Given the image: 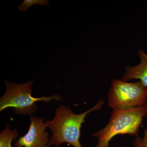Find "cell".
I'll return each instance as SVG.
<instances>
[{
    "mask_svg": "<svg viewBox=\"0 0 147 147\" xmlns=\"http://www.w3.org/2000/svg\"><path fill=\"white\" fill-rule=\"evenodd\" d=\"M104 101L99 100L92 108L81 114H75L68 106L60 105L55 110L52 120L45 122L52 134L49 146L59 147L66 143L74 147H82L80 142L81 127L85 123L86 116L93 111L101 110Z\"/></svg>",
    "mask_w": 147,
    "mask_h": 147,
    "instance_id": "obj_1",
    "label": "cell"
},
{
    "mask_svg": "<svg viewBox=\"0 0 147 147\" xmlns=\"http://www.w3.org/2000/svg\"><path fill=\"white\" fill-rule=\"evenodd\" d=\"M147 116V104L129 110H113L108 124L92 134L98 139L95 147H109L111 140L119 134L138 136Z\"/></svg>",
    "mask_w": 147,
    "mask_h": 147,
    "instance_id": "obj_2",
    "label": "cell"
},
{
    "mask_svg": "<svg viewBox=\"0 0 147 147\" xmlns=\"http://www.w3.org/2000/svg\"><path fill=\"white\" fill-rule=\"evenodd\" d=\"M6 90L0 99V112L11 108L14 109V114L22 115H31L37 109L36 103H46L53 100L60 101L61 98L58 95L52 96L34 97L32 95V86L34 84L29 81L23 84H17L5 81Z\"/></svg>",
    "mask_w": 147,
    "mask_h": 147,
    "instance_id": "obj_3",
    "label": "cell"
},
{
    "mask_svg": "<svg viewBox=\"0 0 147 147\" xmlns=\"http://www.w3.org/2000/svg\"><path fill=\"white\" fill-rule=\"evenodd\" d=\"M109 107L113 110H126L147 104V88L141 81L130 83L113 80L108 94Z\"/></svg>",
    "mask_w": 147,
    "mask_h": 147,
    "instance_id": "obj_4",
    "label": "cell"
},
{
    "mask_svg": "<svg viewBox=\"0 0 147 147\" xmlns=\"http://www.w3.org/2000/svg\"><path fill=\"white\" fill-rule=\"evenodd\" d=\"M26 134L21 137L13 144L16 147H50L49 134L46 131V124L42 118L32 117Z\"/></svg>",
    "mask_w": 147,
    "mask_h": 147,
    "instance_id": "obj_5",
    "label": "cell"
},
{
    "mask_svg": "<svg viewBox=\"0 0 147 147\" xmlns=\"http://www.w3.org/2000/svg\"><path fill=\"white\" fill-rule=\"evenodd\" d=\"M140 62L134 66H128L122 77L123 81L128 82L132 79H139L147 88V55L142 50L138 52Z\"/></svg>",
    "mask_w": 147,
    "mask_h": 147,
    "instance_id": "obj_6",
    "label": "cell"
},
{
    "mask_svg": "<svg viewBox=\"0 0 147 147\" xmlns=\"http://www.w3.org/2000/svg\"><path fill=\"white\" fill-rule=\"evenodd\" d=\"M19 136L16 129L11 130L9 124L0 132V147H12L11 143Z\"/></svg>",
    "mask_w": 147,
    "mask_h": 147,
    "instance_id": "obj_7",
    "label": "cell"
},
{
    "mask_svg": "<svg viewBox=\"0 0 147 147\" xmlns=\"http://www.w3.org/2000/svg\"><path fill=\"white\" fill-rule=\"evenodd\" d=\"M49 1L47 0H25L19 6V10L26 11L30 7L34 5H40L42 6L48 5Z\"/></svg>",
    "mask_w": 147,
    "mask_h": 147,
    "instance_id": "obj_8",
    "label": "cell"
},
{
    "mask_svg": "<svg viewBox=\"0 0 147 147\" xmlns=\"http://www.w3.org/2000/svg\"><path fill=\"white\" fill-rule=\"evenodd\" d=\"M134 146L136 147H144L143 143V140L141 137L139 136L136 137V139L134 141ZM122 147H125L123 146Z\"/></svg>",
    "mask_w": 147,
    "mask_h": 147,
    "instance_id": "obj_9",
    "label": "cell"
},
{
    "mask_svg": "<svg viewBox=\"0 0 147 147\" xmlns=\"http://www.w3.org/2000/svg\"><path fill=\"white\" fill-rule=\"evenodd\" d=\"M142 140L144 147H147V129H145L144 137L142 139Z\"/></svg>",
    "mask_w": 147,
    "mask_h": 147,
    "instance_id": "obj_10",
    "label": "cell"
}]
</instances>
